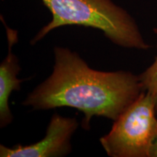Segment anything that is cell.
Instances as JSON below:
<instances>
[{"label":"cell","instance_id":"6da1fadb","mask_svg":"<svg viewBox=\"0 0 157 157\" xmlns=\"http://www.w3.org/2000/svg\"><path fill=\"white\" fill-rule=\"evenodd\" d=\"M52 74L23 102L34 109L71 107L84 113L89 129L93 116L117 120L144 90L130 72H103L90 68L76 52L55 48Z\"/></svg>","mask_w":157,"mask_h":157},{"label":"cell","instance_id":"7a4b0ae2","mask_svg":"<svg viewBox=\"0 0 157 157\" xmlns=\"http://www.w3.org/2000/svg\"><path fill=\"white\" fill-rule=\"evenodd\" d=\"M52 19L41 29L31 44L50 31L64 25H77L101 30L114 44L127 48L148 50L132 17L111 0H42Z\"/></svg>","mask_w":157,"mask_h":157},{"label":"cell","instance_id":"3957f363","mask_svg":"<svg viewBox=\"0 0 157 157\" xmlns=\"http://www.w3.org/2000/svg\"><path fill=\"white\" fill-rule=\"evenodd\" d=\"M156 104L143 91L117 120L109 134L101 138L107 154L112 157H151L157 134Z\"/></svg>","mask_w":157,"mask_h":157},{"label":"cell","instance_id":"277c9868","mask_svg":"<svg viewBox=\"0 0 157 157\" xmlns=\"http://www.w3.org/2000/svg\"><path fill=\"white\" fill-rule=\"evenodd\" d=\"M75 118L63 117L54 114L41 141L27 146L7 148L0 146L2 157H55L63 156L71 151L70 140L77 129Z\"/></svg>","mask_w":157,"mask_h":157},{"label":"cell","instance_id":"5b68a950","mask_svg":"<svg viewBox=\"0 0 157 157\" xmlns=\"http://www.w3.org/2000/svg\"><path fill=\"white\" fill-rule=\"evenodd\" d=\"M7 28L8 40V53L0 66V125L5 127L13 120L10 109L9 107V98L13 91H18L21 84L23 80L17 77L21 68L18 60L12 52V48L17 42L16 31Z\"/></svg>","mask_w":157,"mask_h":157},{"label":"cell","instance_id":"8992f818","mask_svg":"<svg viewBox=\"0 0 157 157\" xmlns=\"http://www.w3.org/2000/svg\"><path fill=\"white\" fill-rule=\"evenodd\" d=\"M154 31L157 34V28ZM138 76L143 90L150 94L154 99L157 111V57L152 65Z\"/></svg>","mask_w":157,"mask_h":157},{"label":"cell","instance_id":"52a82bcc","mask_svg":"<svg viewBox=\"0 0 157 157\" xmlns=\"http://www.w3.org/2000/svg\"><path fill=\"white\" fill-rule=\"evenodd\" d=\"M151 157H157V134L152 146L151 152Z\"/></svg>","mask_w":157,"mask_h":157}]
</instances>
